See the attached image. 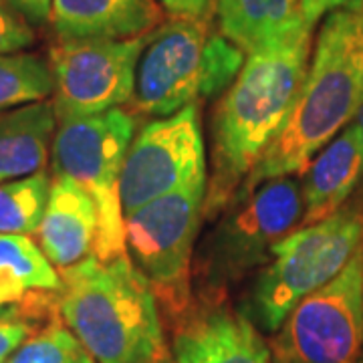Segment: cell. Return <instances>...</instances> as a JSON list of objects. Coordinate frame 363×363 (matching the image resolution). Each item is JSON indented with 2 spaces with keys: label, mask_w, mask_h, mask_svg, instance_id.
Listing matches in <instances>:
<instances>
[{
  "label": "cell",
  "mask_w": 363,
  "mask_h": 363,
  "mask_svg": "<svg viewBox=\"0 0 363 363\" xmlns=\"http://www.w3.org/2000/svg\"><path fill=\"white\" fill-rule=\"evenodd\" d=\"M311 25L247 55L238 77L212 113L210 172L204 218H216L236 200L242 184L283 128L311 63Z\"/></svg>",
  "instance_id": "6da1fadb"
},
{
  "label": "cell",
  "mask_w": 363,
  "mask_h": 363,
  "mask_svg": "<svg viewBox=\"0 0 363 363\" xmlns=\"http://www.w3.org/2000/svg\"><path fill=\"white\" fill-rule=\"evenodd\" d=\"M362 109V18L359 11H335L325 16L307 77L283 128L238 196L272 178L303 174L313 157L345 130Z\"/></svg>",
  "instance_id": "7a4b0ae2"
},
{
  "label": "cell",
  "mask_w": 363,
  "mask_h": 363,
  "mask_svg": "<svg viewBox=\"0 0 363 363\" xmlns=\"http://www.w3.org/2000/svg\"><path fill=\"white\" fill-rule=\"evenodd\" d=\"M55 309L97 363H169L157 298L130 255L59 271Z\"/></svg>",
  "instance_id": "3957f363"
},
{
  "label": "cell",
  "mask_w": 363,
  "mask_h": 363,
  "mask_svg": "<svg viewBox=\"0 0 363 363\" xmlns=\"http://www.w3.org/2000/svg\"><path fill=\"white\" fill-rule=\"evenodd\" d=\"M363 247V198L313 226H301L272 250L250 286L247 315L267 333H277L301 298L347 267Z\"/></svg>",
  "instance_id": "277c9868"
},
{
  "label": "cell",
  "mask_w": 363,
  "mask_h": 363,
  "mask_svg": "<svg viewBox=\"0 0 363 363\" xmlns=\"http://www.w3.org/2000/svg\"><path fill=\"white\" fill-rule=\"evenodd\" d=\"M301 184L272 178L238 196L202 240L194 260L200 293H224L248 272L264 267L274 247L303 224Z\"/></svg>",
  "instance_id": "5b68a950"
},
{
  "label": "cell",
  "mask_w": 363,
  "mask_h": 363,
  "mask_svg": "<svg viewBox=\"0 0 363 363\" xmlns=\"http://www.w3.org/2000/svg\"><path fill=\"white\" fill-rule=\"evenodd\" d=\"M133 135L135 119L121 107L57 121L52 135V176H65L93 198L99 214L93 255L104 262L128 255L119 180Z\"/></svg>",
  "instance_id": "8992f818"
},
{
  "label": "cell",
  "mask_w": 363,
  "mask_h": 363,
  "mask_svg": "<svg viewBox=\"0 0 363 363\" xmlns=\"http://www.w3.org/2000/svg\"><path fill=\"white\" fill-rule=\"evenodd\" d=\"M206 184L208 178L188 182L123 218L128 255L174 319L194 301V242L204 218Z\"/></svg>",
  "instance_id": "52a82bcc"
},
{
  "label": "cell",
  "mask_w": 363,
  "mask_h": 363,
  "mask_svg": "<svg viewBox=\"0 0 363 363\" xmlns=\"http://www.w3.org/2000/svg\"><path fill=\"white\" fill-rule=\"evenodd\" d=\"M363 353V247L333 281L301 298L277 331L281 363H357Z\"/></svg>",
  "instance_id": "ba28073f"
},
{
  "label": "cell",
  "mask_w": 363,
  "mask_h": 363,
  "mask_svg": "<svg viewBox=\"0 0 363 363\" xmlns=\"http://www.w3.org/2000/svg\"><path fill=\"white\" fill-rule=\"evenodd\" d=\"M198 178H208V168L200 101H194L133 135L119 180L123 218Z\"/></svg>",
  "instance_id": "9c48e42d"
},
{
  "label": "cell",
  "mask_w": 363,
  "mask_h": 363,
  "mask_svg": "<svg viewBox=\"0 0 363 363\" xmlns=\"http://www.w3.org/2000/svg\"><path fill=\"white\" fill-rule=\"evenodd\" d=\"M145 37L57 40L47 59L57 121L99 116L130 104Z\"/></svg>",
  "instance_id": "30bf717a"
},
{
  "label": "cell",
  "mask_w": 363,
  "mask_h": 363,
  "mask_svg": "<svg viewBox=\"0 0 363 363\" xmlns=\"http://www.w3.org/2000/svg\"><path fill=\"white\" fill-rule=\"evenodd\" d=\"M210 18L172 16L147 37L135 69L131 111L168 117L202 99Z\"/></svg>",
  "instance_id": "8fae6325"
},
{
  "label": "cell",
  "mask_w": 363,
  "mask_h": 363,
  "mask_svg": "<svg viewBox=\"0 0 363 363\" xmlns=\"http://www.w3.org/2000/svg\"><path fill=\"white\" fill-rule=\"evenodd\" d=\"M172 355L176 363H272L259 329L224 293H200L178 317Z\"/></svg>",
  "instance_id": "7c38bea8"
},
{
  "label": "cell",
  "mask_w": 363,
  "mask_h": 363,
  "mask_svg": "<svg viewBox=\"0 0 363 363\" xmlns=\"http://www.w3.org/2000/svg\"><path fill=\"white\" fill-rule=\"evenodd\" d=\"M99 214L95 202L79 184L52 176L49 202L37 230L45 257L57 271L71 269L95 252Z\"/></svg>",
  "instance_id": "4fadbf2b"
},
{
  "label": "cell",
  "mask_w": 363,
  "mask_h": 363,
  "mask_svg": "<svg viewBox=\"0 0 363 363\" xmlns=\"http://www.w3.org/2000/svg\"><path fill=\"white\" fill-rule=\"evenodd\" d=\"M162 21L157 0H52L57 40H125L150 35Z\"/></svg>",
  "instance_id": "5bb4252c"
},
{
  "label": "cell",
  "mask_w": 363,
  "mask_h": 363,
  "mask_svg": "<svg viewBox=\"0 0 363 363\" xmlns=\"http://www.w3.org/2000/svg\"><path fill=\"white\" fill-rule=\"evenodd\" d=\"M363 176V154L357 123H350L303 172V224L313 226L333 216L350 202Z\"/></svg>",
  "instance_id": "9a60e30c"
},
{
  "label": "cell",
  "mask_w": 363,
  "mask_h": 363,
  "mask_svg": "<svg viewBox=\"0 0 363 363\" xmlns=\"http://www.w3.org/2000/svg\"><path fill=\"white\" fill-rule=\"evenodd\" d=\"M55 130L51 99L0 111V182L43 172L51 160Z\"/></svg>",
  "instance_id": "2e32d148"
},
{
  "label": "cell",
  "mask_w": 363,
  "mask_h": 363,
  "mask_svg": "<svg viewBox=\"0 0 363 363\" xmlns=\"http://www.w3.org/2000/svg\"><path fill=\"white\" fill-rule=\"evenodd\" d=\"M216 18L218 33L245 55L271 47L305 25L301 0H218Z\"/></svg>",
  "instance_id": "e0dca14e"
},
{
  "label": "cell",
  "mask_w": 363,
  "mask_h": 363,
  "mask_svg": "<svg viewBox=\"0 0 363 363\" xmlns=\"http://www.w3.org/2000/svg\"><path fill=\"white\" fill-rule=\"evenodd\" d=\"M0 283L25 295L57 293L61 274L30 236L0 234Z\"/></svg>",
  "instance_id": "ac0fdd59"
},
{
  "label": "cell",
  "mask_w": 363,
  "mask_h": 363,
  "mask_svg": "<svg viewBox=\"0 0 363 363\" xmlns=\"http://www.w3.org/2000/svg\"><path fill=\"white\" fill-rule=\"evenodd\" d=\"M49 192L51 176L45 169L18 180L0 182V234H37Z\"/></svg>",
  "instance_id": "d6986e66"
},
{
  "label": "cell",
  "mask_w": 363,
  "mask_h": 363,
  "mask_svg": "<svg viewBox=\"0 0 363 363\" xmlns=\"http://www.w3.org/2000/svg\"><path fill=\"white\" fill-rule=\"evenodd\" d=\"M52 95L49 61L35 52L0 55V111L39 104Z\"/></svg>",
  "instance_id": "ffe728a7"
},
{
  "label": "cell",
  "mask_w": 363,
  "mask_h": 363,
  "mask_svg": "<svg viewBox=\"0 0 363 363\" xmlns=\"http://www.w3.org/2000/svg\"><path fill=\"white\" fill-rule=\"evenodd\" d=\"M6 363H97L59 315L35 331Z\"/></svg>",
  "instance_id": "44dd1931"
},
{
  "label": "cell",
  "mask_w": 363,
  "mask_h": 363,
  "mask_svg": "<svg viewBox=\"0 0 363 363\" xmlns=\"http://www.w3.org/2000/svg\"><path fill=\"white\" fill-rule=\"evenodd\" d=\"M35 45V30L9 0H0V55L23 52Z\"/></svg>",
  "instance_id": "7402d4cb"
},
{
  "label": "cell",
  "mask_w": 363,
  "mask_h": 363,
  "mask_svg": "<svg viewBox=\"0 0 363 363\" xmlns=\"http://www.w3.org/2000/svg\"><path fill=\"white\" fill-rule=\"evenodd\" d=\"M55 309L52 293H30L25 295L13 286L0 283V321L11 319H30L35 311Z\"/></svg>",
  "instance_id": "603a6c76"
},
{
  "label": "cell",
  "mask_w": 363,
  "mask_h": 363,
  "mask_svg": "<svg viewBox=\"0 0 363 363\" xmlns=\"http://www.w3.org/2000/svg\"><path fill=\"white\" fill-rule=\"evenodd\" d=\"M33 319H11V321H0V363H6V359L18 350L26 339L35 333Z\"/></svg>",
  "instance_id": "cb8c5ba5"
},
{
  "label": "cell",
  "mask_w": 363,
  "mask_h": 363,
  "mask_svg": "<svg viewBox=\"0 0 363 363\" xmlns=\"http://www.w3.org/2000/svg\"><path fill=\"white\" fill-rule=\"evenodd\" d=\"M363 0H301V14L305 23L315 26L323 16L335 11H357Z\"/></svg>",
  "instance_id": "d4e9b609"
},
{
  "label": "cell",
  "mask_w": 363,
  "mask_h": 363,
  "mask_svg": "<svg viewBox=\"0 0 363 363\" xmlns=\"http://www.w3.org/2000/svg\"><path fill=\"white\" fill-rule=\"evenodd\" d=\"M162 6L172 16H190V18H210L216 14L218 0H160Z\"/></svg>",
  "instance_id": "484cf974"
},
{
  "label": "cell",
  "mask_w": 363,
  "mask_h": 363,
  "mask_svg": "<svg viewBox=\"0 0 363 363\" xmlns=\"http://www.w3.org/2000/svg\"><path fill=\"white\" fill-rule=\"evenodd\" d=\"M28 23L43 25L49 21L52 0H9Z\"/></svg>",
  "instance_id": "4316f807"
},
{
  "label": "cell",
  "mask_w": 363,
  "mask_h": 363,
  "mask_svg": "<svg viewBox=\"0 0 363 363\" xmlns=\"http://www.w3.org/2000/svg\"><path fill=\"white\" fill-rule=\"evenodd\" d=\"M355 123H357V130H359V142H362V154H363V113L359 116V119H357Z\"/></svg>",
  "instance_id": "83f0119b"
},
{
  "label": "cell",
  "mask_w": 363,
  "mask_h": 363,
  "mask_svg": "<svg viewBox=\"0 0 363 363\" xmlns=\"http://www.w3.org/2000/svg\"><path fill=\"white\" fill-rule=\"evenodd\" d=\"M359 11V18H362V45H363V6L362 9H357Z\"/></svg>",
  "instance_id": "f1b7e54d"
},
{
  "label": "cell",
  "mask_w": 363,
  "mask_h": 363,
  "mask_svg": "<svg viewBox=\"0 0 363 363\" xmlns=\"http://www.w3.org/2000/svg\"><path fill=\"white\" fill-rule=\"evenodd\" d=\"M357 363H363V353H362V357H359V359H357Z\"/></svg>",
  "instance_id": "f546056e"
},
{
  "label": "cell",
  "mask_w": 363,
  "mask_h": 363,
  "mask_svg": "<svg viewBox=\"0 0 363 363\" xmlns=\"http://www.w3.org/2000/svg\"><path fill=\"white\" fill-rule=\"evenodd\" d=\"M277 363H281V362H277Z\"/></svg>",
  "instance_id": "4dcf8cb0"
}]
</instances>
